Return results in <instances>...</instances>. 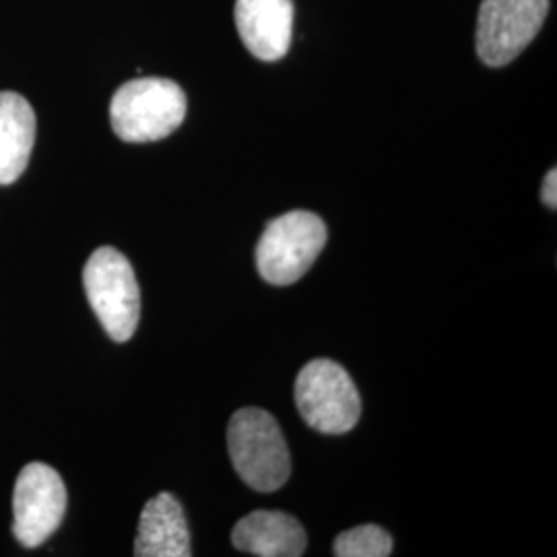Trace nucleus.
<instances>
[{
    "label": "nucleus",
    "mask_w": 557,
    "mask_h": 557,
    "mask_svg": "<svg viewBox=\"0 0 557 557\" xmlns=\"http://www.w3.org/2000/svg\"><path fill=\"white\" fill-rule=\"evenodd\" d=\"M227 446L236 473L257 492H277L292 475L285 436L275 418L262 409L246 407L234 413Z\"/></svg>",
    "instance_id": "nucleus-1"
},
{
    "label": "nucleus",
    "mask_w": 557,
    "mask_h": 557,
    "mask_svg": "<svg viewBox=\"0 0 557 557\" xmlns=\"http://www.w3.org/2000/svg\"><path fill=\"white\" fill-rule=\"evenodd\" d=\"M186 94L178 83L145 77L124 83L110 103L112 128L126 143L170 137L186 119Z\"/></svg>",
    "instance_id": "nucleus-2"
},
{
    "label": "nucleus",
    "mask_w": 557,
    "mask_h": 557,
    "mask_svg": "<svg viewBox=\"0 0 557 557\" xmlns=\"http://www.w3.org/2000/svg\"><path fill=\"white\" fill-rule=\"evenodd\" d=\"M83 285L103 331L116 343L139 326L140 292L133 264L116 248H98L83 269Z\"/></svg>",
    "instance_id": "nucleus-3"
},
{
    "label": "nucleus",
    "mask_w": 557,
    "mask_h": 557,
    "mask_svg": "<svg viewBox=\"0 0 557 557\" xmlns=\"http://www.w3.org/2000/svg\"><path fill=\"white\" fill-rule=\"evenodd\" d=\"M324 221L310 211H292L271 221L257 246L260 277L271 285H292L304 277L326 244Z\"/></svg>",
    "instance_id": "nucleus-4"
},
{
    "label": "nucleus",
    "mask_w": 557,
    "mask_h": 557,
    "mask_svg": "<svg viewBox=\"0 0 557 557\" xmlns=\"http://www.w3.org/2000/svg\"><path fill=\"white\" fill-rule=\"evenodd\" d=\"M296 405L304 421L320 434H347L361 418V397L343 366L314 359L296 380Z\"/></svg>",
    "instance_id": "nucleus-5"
},
{
    "label": "nucleus",
    "mask_w": 557,
    "mask_h": 557,
    "mask_svg": "<svg viewBox=\"0 0 557 557\" xmlns=\"http://www.w3.org/2000/svg\"><path fill=\"white\" fill-rule=\"evenodd\" d=\"M549 0H483L478 20V54L487 66H506L537 38Z\"/></svg>",
    "instance_id": "nucleus-6"
},
{
    "label": "nucleus",
    "mask_w": 557,
    "mask_h": 557,
    "mask_svg": "<svg viewBox=\"0 0 557 557\" xmlns=\"http://www.w3.org/2000/svg\"><path fill=\"white\" fill-rule=\"evenodd\" d=\"M66 512V487L59 473L44 465L23 467L13 492V535L34 549L57 531Z\"/></svg>",
    "instance_id": "nucleus-7"
},
{
    "label": "nucleus",
    "mask_w": 557,
    "mask_h": 557,
    "mask_svg": "<svg viewBox=\"0 0 557 557\" xmlns=\"http://www.w3.org/2000/svg\"><path fill=\"white\" fill-rule=\"evenodd\" d=\"M234 20L252 57L275 62L287 54L294 27L292 0H236Z\"/></svg>",
    "instance_id": "nucleus-8"
},
{
    "label": "nucleus",
    "mask_w": 557,
    "mask_h": 557,
    "mask_svg": "<svg viewBox=\"0 0 557 557\" xmlns=\"http://www.w3.org/2000/svg\"><path fill=\"white\" fill-rule=\"evenodd\" d=\"M232 543L244 554L260 557L304 556L308 539L296 518L277 510H257L242 518L232 531Z\"/></svg>",
    "instance_id": "nucleus-9"
},
{
    "label": "nucleus",
    "mask_w": 557,
    "mask_h": 557,
    "mask_svg": "<svg viewBox=\"0 0 557 557\" xmlns=\"http://www.w3.org/2000/svg\"><path fill=\"white\" fill-rule=\"evenodd\" d=\"M190 554V533L178 499L172 494L149 499L140 512L135 556L188 557Z\"/></svg>",
    "instance_id": "nucleus-10"
},
{
    "label": "nucleus",
    "mask_w": 557,
    "mask_h": 557,
    "mask_svg": "<svg viewBox=\"0 0 557 557\" xmlns=\"http://www.w3.org/2000/svg\"><path fill=\"white\" fill-rule=\"evenodd\" d=\"M36 145V112L15 91H0V186L25 172Z\"/></svg>",
    "instance_id": "nucleus-11"
},
{
    "label": "nucleus",
    "mask_w": 557,
    "mask_h": 557,
    "mask_svg": "<svg viewBox=\"0 0 557 557\" xmlns=\"http://www.w3.org/2000/svg\"><path fill=\"white\" fill-rule=\"evenodd\" d=\"M333 552L338 557H388L393 554V537L376 524H361L335 539Z\"/></svg>",
    "instance_id": "nucleus-12"
},
{
    "label": "nucleus",
    "mask_w": 557,
    "mask_h": 557,
    "mask_svg": "<svg viewBox=\"0 0 557 557\" xmlns=\"http://www.w3.org/2000/svg\"><path fill=\"white\" fill-rule=\"evenodd\" d=\"M541 199L545 202V207H549L552 211L557 207V172L556 168L545 176L543 188H541Z\"/></svg>",
    "instance_id": "nucleus-13"
}]
</instances>
